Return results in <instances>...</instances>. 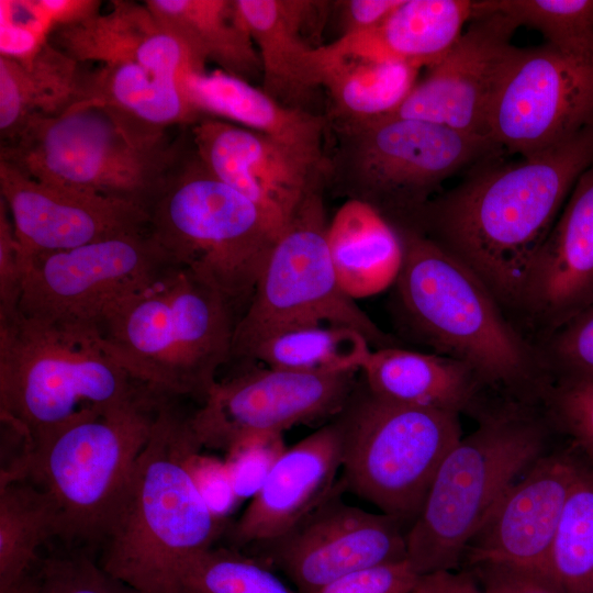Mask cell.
I'll list each match as a JSON object with an SVG mask.
<instances>
[{
	"mask_svg": "<svg viewBox=\"0 0 593 593\" xmlns=\"http://www.w3.org/2000/svg\"><path fill=\"white\" fill-rule=\"evenodd\" d=\"M592 164L593 124L522 161L480 164L403 227L457 256L501 304L521 307L534 261Z\"/></svg>",
	"mask_w": 593,
	"mask_h": 593,
	"instance_id": "obj_1",
	"label": "cell"
},
{
	"mask_svg": "<svg viewBox=\"0 0 593 593\" xmlns=\"http://www.w3.org/2000/svg\"><path fill=\"white\" fill-rule=\"evenodd\" d=\"M163 401L150 437L100 542V566L142 593H181L179 573L212 547L220 523L188 468L201 450L189 422Z\"/></svg>",
	"mask_w": 593,
	"mask_h": 593,
	"instance_id": "obj_2",
	"label": "cell"
},
{
	"mask_svg": "<svg viewBox=\"0 0 593 593\" xmlns=\"http://www.w3.org/2000/svg\"><path fill=\"white\" fill-rule=\"evenodd\" d=\"M149 387L103 346L94 326L0 315V415L24 450L60 428L105 412Z\"/></svg>",
	"mask_w": 593,
	"mask_h": 593,
	"instance_id": "obj_3",
	"label": "cell"
},
{
	"mask_svg": "<svg viewBox=\"0 0 593 593\" xmlns=\"http://www.w3.org/2000/svg\"><path fill=\"white\" fill-rule=\"evenodd\" d=\"M395 230L403 262L394 304L405 333L436 354L467 363L481 385L540 387L541 359L505 318L484 281L418 231Z\"/></svg>",
	"mask_w": 593,
	"mask_h": 593,
	"instance_id": "obj_4",
	"label": "cell"
},
{
	"mask_svg": "<svg viewBox=\"0 0 593 593\" xmlns=\"http://www.w3.org/2000/svg\"><path fill=\"white\" fill-rule=\"evenodd\" d=\"M237 315L214 289L184 269L127 299L96 326L135 380L170 396L205 400L232 359Z\"/></svg>",
	"mask_w": 593,
	"mask_h": 593,
	"instance_id": "obj_5",
	"label": "cell"
},
{
	"mask_svg": "<svg viewBox=\"0 0 593 593\" xmlns=\"http://www.w3.org/2000/svg\"><path fill=\"white\" fill-rule=\"evenodd\" d=\"M147 214L150 234L175 266L217 291L239 320L283 228L215 177L191 136Z\"/></svg>",
	"mask_w": 593,
	"mask_h": 593,
	"instance_id": "obj_6",
	"label": "cell"
},
{
	"mask_svg": "<svg viewBox=\"0 0 593 593\" xmlns=\"http://www.w3.org/2000/svg\"><path fill=\"white\" fill-rule=\"evenodd\" d=\"M166 396L147 389L60 428L23 450L0 480L36 483L57 506L58 537L100 545Z\"/></svg>",
	"mask_w": 593,
	"mask_h": 593,
	"instance_id": "obj_7",
	"label": "cell"
},
{
	"mask_svg": "<svg viewBox=\"0 0 593 593\" xmlns=\"http://www.w3.org/2000/svg\"><path fill=\"white\" fill-rule=\"evenodd\" d=\"M326 190L370 205L394 228L407 225L458 171L492 160L488 138L415 119L328 122Z\"/></svg>",
	"mask_w": 593,
	"mask_h": 593,
	"instance_id": "obj_8",
	"label": "cell"
},
{
	"mask_svg": "<svg viewBox=\"0 0 593 593\" xmlns=\"http://www.w3.org/2000/svg\"><path fill=\"white\" fill-rule=\"evenodd\" d=\"M548 426L519 407L482 417L443 460L406 532L407 560L421 575L455 570L492 508L546 449Z\"/></svg>",
	"mask_w": 593,
	"mask_h": 593,
	"instance_id": "obj_9",
	"label": "cell"
},
{
	"mask_svg": "<svg viewBox=\"0 0 593 593\" xmlns=\"http://www.w3.org/2000/svg\"><path fill=\"white\" fill-rule=\"evenodd\" d=\"M190 143L150 142L102 108L72 104L57 115L33 114L10 139L0 160L45 182L147 206Z\"/></svg>",
	"mask_w": 593,
	"mask_h": 593,
	"instance_id": "obj_10",
	"label": "cell"
},
{
	"mask_svg": "<svg viewBox=\"0 0 593 593\" xmlns=\"http://www.w3.org/2000/svg\"><path fill=\"white\" fill-rule=\"evenodd\" d=\"M360 385L336 416L343 428L340 480L411 526L443 460L462 437L459 414L393 403Z\"/></svg>",
	"mask_w": 593,
	"mask_h": 593,
	"instance_id": "obj_11",
	"label": "cell"
},
{
	"mask_svg": "<svg viewBox=\"0 0 593 593\" xmlns=\"http://www.w3.org/2000/svg\"><path fill=\"white\" fill-rule=\"evenodd\" d=\"M324 191L310 195L278 235L249 305L236 323L232 358L281 329L317 323L353 327L374 349L398 346L340 288L331 260Z\"/></svg>",
	"mask_w": 593,
	"mask_h": 593,
	"instance_id": "obj_12",
	"label": "cell"
},
{
	"mask_svg": "<svg viewBox=\"0 0 593 593\" xmlns=\"http://www.w3.org/2000/svg\"><path fill=\"white\" fill-rule=\"evenodd\" d=\"M175 268L148 228L67 250L24 255L19 311L96 327L109 312Z\"/></svg>",
	"mask_w": 593,
	"mask_h": 593,
	"instance_id": "obj_13",
	"label": "cell"
},
{
	"mask_svg": "<svg viewBox=\"0 0 593 593\" xmlns=\"http://www.w3.org/2000/svg\"><path fill=\"white\" fill-rule=\"evenodd\" d=\"M593 124V60L544 44L514 53L492 101L488 138L528 157Z\"/></svg>",
	"mask_w": 593,
	"mask_h": 593,
	"instance_id": "obj_14",
	"label": "cell"
},
{
	"mask_svg": "<svg viewBox=\"0 0 593 593\" xmlns=\"http://www.w3.org/2000/svg\"><path fill=\"white\" fill-rule=\"evenodd\" d=\"M358 372L310 374L270 367L216 382L190 417L201 447L226 452L244 437L337 416Z\"/></svg>",
	"mask_w": 593,
	"mask_h": 593,
	"instance_id": "obj_15",
	"label": "cell"
},
{
	"mask_svg": "<svg viewBox=\"0 0 593 593\" xmlns=\"http://www.w3.org/2000/svg\"><path fill=\"white\" fill-rule=\"evenodd\" d=\"M342 480L298 526L266 542V560L298 593L314 591L350 572L407 559L403 523L345 503Z\"/></svg>",
	"mask_w": 593,
	"mask_h": 593,
	"instance_id": "obj_16",
	"label": "cell"
},
{
	"mask_svg": "<svg viewBox=\"0 0 593 593\" xmlns=\"http://www.w3.org/2000/svg\"><path fill=\"white\" fill-rule=\"evenodd\" d=\"M190 136L204 166L281 228L310 195L326 190V153L210 116L191 125Z\"/></svg>",
	"mask_w": 593,
	"mask_h": 593,
	"instance_id": "obj_17",
	"label": "cell"
},
{
	"mask_svg": "<svg viewBox=\"0 0 593 593\" xmlns=\"http://www.w3.org/2000/svg\"><path fill=\"white\" fill-rule=\"evenodd\" d=\"M516 29L485 0L478 1V14L458 42L426 67L425 76L391 115L488 138L490 108L517 49L512 44Z\"/></svg>",
	"mask_w": 593,
	"mask_h": 593,
	"instance_id": "obj_18",
	"label": "cell"
},
{
	"mask_svg": "<svg viewBox=\"0 0 593 593\" xmlns=\"http://www.w3.org/2000/svg\"><path fill=\"white\" fill-rule=\"evenodd\" d=\"M579 461L569 454L537 459L492 508L462 561L469 568L510 567L549 582V555Z\"/></svg>",
	"mask_w": 593,
	"mask_h": 593,
	"instance_id": "obj_19",
	"label": "cell"
},
{
	"mask_svg": "<svg viewBox=\"0 0 593 593\" xmlns=\"http://www.w3.org/2000/svg\"><path fill=\"white\" fill-rule=\"evenodd\" d=\"M0 193L25 256L148 228L141 204L37 180L2 160Z\"/></svg>",
	"mask_w": 593,
	"mask_h": 593,
	"instance_id": "obj_20",
	"label": "cell"
},
{
	"mask_svg": "<svg viewBox=\"0 0 593 593\" xmlns=\"http://www.w3.org/2000/svg\"><path fill=\"white\" fill-rule=\"evenodd\" d=\"M342 465L343 428L336 417L286 449L234 525V544H266L288 534L333 491Z\"/></svg>",
	"mask_w": 593,
	"mask_h": 593,
	"instance_id": "obj_21",
	"label": "cell"
},
{
	"mask_svg": "<svg viewBox=\"0 0 593 593\" xmlns=\"http://www.w3.org/2000/svg\"><path fill=\"white\" fill-rule=\"evenodd\" d=\"M593 305V164L581 175L532 267L522 306L552 329Z\"/></svg>",
	"mask_w": 593,
	"mask_h": 593,
	"instance_id": "obj_22",
	"label": "cell"
},
{
	"mask_svg": "<svg viewBox=\"0 0 593 593\" xmlns=\"http://www.w3.org/2000/svg\"><path fill=\"white\" fill-rule=\"evenodd\" d=\"M235 4L259 54L261 90L286 107L315 112L318 46L310 45L304 32L328 13L331 2L235 0Z\"/></svg>",
	"mask_w": 593,
	"mask_h": 593,
	"instance_id": "obj_23",
	"label": "cell"
},
{
	"mask_svg": "<svg viewBox=\"0 0 593 593\" xmlns=\"http://www.w3.org/2000/svg\"><path fill=\"white\" fill-rule=\"evenodd\" d=\"M111 4L105 14L54 29L49 43L81 64H133L177 82L197 72L184 46L145 2L113 0Z\"/></svg>",
	"mask_w": 593,
	"mask_h": 593,
	"instance_id": "obj_24",
	"label": "cell"
},
{
	"mask_svg": "<svg viewBox=\"0 0 593 593\" xmlns=\"http://www.w3.org/2000/svg\"><path fill=\"white\" fill-rule=\"evenodd\" d=\"M179 87L202 116L232 121L243 127L315 153H326L325 114L286 107L249 81L221 69L189 72Z\"/></svg>",
	"mask_w": 593,
	"mask_h": 593,
	"instance_id": "obj_25",
	"label": "cell"
},
{
	"mask_svg": "<svg viewBox=\"0 0 593 593\" xmlns=\"http://www.w3.org/2000/svg\"><path fill=\"white\" fill-rule=\"evenodd\" d=\"M477 14L475 0H402L378 29L326 46L337 54L428 67L458 42Z\"/></svg>",
	"mask_w": 593,
	"mask_h": 593,
	"instance_id": "obj_26",
	"label": "cell"
},
{
	"mask_svg": "<svg viewBox=\"0 0 593 593\" xmlns=\"http://www.w3.org/2000/svg\"><path fill=\"white\" fill-rule=\"evenodd\" d=\"M74 104L102 108L132 133L150 142L168 139L170 126H191L202 119L176 80L133 64L100 65L87 70Z\"/></svg>",
	"mask_w": 593,
	"mask_h": 593,
	"instance_id": "obj_27",
	"label": "cell"
},
{
	"mask_svg": "<svg viewBox=\"0 0 593 593\" xmlns=\"http://www.w3.org/2000/svg\"><path fill=\"white\" fill-rule=\"evenodd\" d=\"M360 372L368 390L381 399L458 414L473 403L481 387L467 363L400 346L372 350Z\"/></svg>",
	"mask_w": 593,
	"mask_h": 593,
	"instance_id": "obj_28",
	"label": "cell"
},
{
	"mask_svg": "<svg viewBox=\"0 0 593 593\" xmlns=\"http://www.w3.org/2000/svg\"><path fill=\"white\" fill-rule=\"evenodd\" d=\"M157 20L187 49L197 72L208 61L249 81L261 78L257 47L235 0H146Z\"/></svg>",
	"mask_w": 593,
	"mask_h": 593,
	"instance_id": "obj_29",
	"label": "cell"
},
{
	"mask_svg": "<svg viewBox=\"0 0 593 593\" xmlns=\"http://www.w3.org/2000/svg\"><path fill=\"white\" fill-rule=\"evenodd\" d=\"M326 240L337 281L355 301L394 284L403 262L402 240L370 205L345 200L327 225Z\"/></svg>",
	"mask_w": 593,
	"mask_h": 593,
	"instance_id": "obj_30",
	"label": "cell"
},
{
	"mask_svg": "<svg viewBox=\"0 0 593 593\" xmlns=\"http://www.w3.org/2000/svg\"><path fill=\"white\" fill-rule=\"evenodd\" d=\"M318 80L328 122H362L391 115L417 82L418 66L398 59L337 54L317 47Z\"/></svg>",
	"mask_w": 593,
	"mask_h": 593,
	"instance_id": "obj_31",
	"label": "cell"
},
{
	"mask_svg": "<svg viewBox=\"0 0 593 593\" xmlns=\"http://www.w3.org/2000/svg\"><path fill=\"white\" fill-rule=\"evenodd\" d=\"M47 41L29 66L0 56L1 142L33 114L57 115L77 102L86 70Z\"/></svg>",
	"mask_w": 593,
	"mask_h": 593,
	"instance_id": "obj_32",
	"label": "cell"
},
{
	"mask_svg": "<svg viewBox=\"0 0 593 593\" xmlns=\"http://www.w3.org/2000/svg\"><path fill=\"white\" fill-rule=\"evenodd\" d=\"M363 334L334 323L298 325L260 342L248 360L310 374L360 372L372 349Z\"/></svg>",
	"mask_w": 593,
	"mask_h": 593,
	"instance_id": "obj_33",
	"label": "cell"
},
{
	"mask_svg": "<svg viewBox=\"0 0 593 593\" xmlns=\"http://www.w3.org/2000/svg\"><path fill=\"white\" fill-rule=\"evenodd\" d=\"M58 510L48 492L26 480H0V586L26 574L37 549L58 537Z\"/></svg>",
	"mask_w": 593,
	"mask_h": 593,
	"instance_id": "obj_34",
	"label": "cell"
},
{
	"mask_svg": "<svg viewBox=\"0 0 593 593\" xmlns=\"http://www.w3.org/2000/svg\"><path fill=\"white\" fill-rule=\"evenodd\" d=\"M548 580L559 593H593V468L581 459L551 546Z\"/></svg>",
	"mask_w": 593,
	"mask_h": 593,
	"instance_id": "obj_35",
	"label": "cell"
},
{
	"mask_svg": "<svg viewBox=\"0 0 593 593\" xmlns=\"http://www.w3.org/2000/svg\"><path fill=\"white\" fill-rule=\"evenodd\" d=\"M517 27L542 34L547 45L593 60V0H485Z\"/></svg>",
	"mask_w": 593,
	"mask_h": 593,
	"instance_id": "obj_36",
	"label": "cell"
},
{
	"mask_svg": "<svg viewBox=\"0 0 593 593\" xmlns=\"http://www.w3.org/2000/svg\"><path fill=\"white\" fill-rule=\"evenodd\" d=\"M179 586L181 593H295L260 561L213 547L183 563Z\"/></svg>",
	"mask_w": 593,
	"mask_h": 593,
	"instance_id": "obj_37",
	"label": "cell"
},
{
	"mask_svg": "<svg viewBox=\"0 0 593 593\" xmlns=\"http://www.w3.org/2000/svg\"><path fill=\"white\" fill-rule=\"evenodd\" d=\"M544 390L551 422L593 468V371L561 369Z\"/></svg>",
	"mask_w": 593,
	"mask_h": 593,
	"instance_id": "obj_38",
	"label": "cell"
},
{
	"mask_svg": "<svg viewBox=\"0 0 593 593\" xmlns=\"http://www.w3.org/2000/svg\"><path fill=\"white\" fill-rule=\"evenodd\" d=\"M37 593H142L82 551L51 556L34 567Z\"/></svg>",
	"mask_w": 593,
	"mask_h": 593,
	"instance_id": "obj_39",
	"label": "cell"
},
{
	"mask_svg": "<svg viewBox=\"0 0 593 593\" xmlns=\"http://www.w3.org/2000/svg\"><path fill=\"white\" fill-rule=\"evenodd\" d=\"M52 31L38 0L0 1V56L29 66Z\"/></svg>",
	"mask_w": 593,
	"mask_h": 593,
	"instance_id": "obj_40",
	"label": "cell"
},
{
	"mask_svg": "<svg viewBox=\"0 0 593 593\" xmlns=\"http://www.w3.org/2000/svg\"><path fill=\"white\" fill-rule=\"evenodd\" d=\"M286 449L282 433L276 432L251 434L232 446L225 463L239 501L258 493Z\"/></svg>",
	"mask_w": 593,
	"mask_h": 593,
	"instance_id": "obj_41",
	"label": "cell"
},
{
	"mask_svg": "<svg viewBox=\"0 0 593 593\" xmlns=\"http://www.w3.org/2000/svg\"><path fill=\"white\" fill-rule=\"evenodd\" d=\"M418 575L405 559L350 572L305 593H411Z\"/></svg>",
	"mask_w": 593,
	"mask_h": 593,
	"instance_id": "obj_42",
	"label": "cell"
},
{
	"mask_svg": "<svg viewBox=\"0 0 593 593\" xmlns=\"http://www.w3.org/2000/svg\"><path fill=\"white\" fill-rule=\"evenodd\" d=\"M549 349L557 370L593 371V305L555 329Z\"/></svg>",
	"mask_w": 593,
	"mask_h": 593,
	"instance_id": "obj_43",
	"label": "cell"
},
{
	"mask_svg": "<svg viewBox=\"0 0 593 593\" xmlns=\"http://www.w3.org/2000/svg\"><path fill=\"white\" fill-rule=\"evenodd\" d=\"M187 465L206 506L215 518L222 521L239 502L225 461L197 451L189 457Z\"/></svg>",
	"mask_w": 593,
	"mask_h": 593,
	"instance_id": "obj_44",
	"label": "cell"
},
{
	"mask_svg": "<svg viewBox=\"0 0 593 593\" xmlns=\"http://www.w3.org/2000/svg\"><path fill=\"white\" fill-rule=\"evenodd\" d=\"M24 276V254L3 200H0V315L19 309Z\"/></svg>",
	"mask_w": 593,
	"mask_h": 593,
	"instance_id": "obj_45",
	"label": "cell"
},
{
	"mask_svg": "<svg viewBox=\"0 0 593 593\" xmlns=\"http://www.w3.org/2000/svg\"><path fill=\"white\" fill-rule=\"evenodd\" d=\"M402 0L332 1L333 13L342 37H349L378 29Z\"/></svg>",
	"mask_w": 593,
	"mask_h": 593,
	"instance_id": "obj_46",
	"label": "cell"
},
{
	"mask_svg": "<svg viewBox=\"0 0 593 593\" xmlns=\"http://www.w3.org/2000/svg\"><path fill=\"white\" fill-rule=\"evenodd\" d=\"M482 593H559L545 579L518 569L481 564L470 567Z\"/></svg>",
	"mask_w": 593,
	"mask_h": 593,
	"instance_id": "obj_47",
	"label": "cell"
},
{
	"mask_svg": "<svg viewBox=\"0 0 593 593\" xmlns=\"http://www.w3.org/2000/svg\"><path fill=\"white\" fill-rule=\"evenodd\" d=\"M411 593H482V590L473 572L465 569L421 574Z\"/></svg>",
	"mask_w": 593,
	"mask_h": 593,
	"instance_id": "obj_48",
	"label": "cell"
},
{
	"mask_svg": "<svg viewBox=\"0 0 593 593\" xmlns=\"http://www.w3.org/2000/svg\"><path fill=\"white\" fill-rule=\"evenodd\" d=\"M49 18L53 30L86 21L100 13L98 0H38Z\"/></svg>",
	"mask_w": 593,
	"mask_h": 593,
	"instance_id": "obj_49",
	"label": "cell"
},
{
	"mask_svg": "<svg viewBox=\"0 0 593 593\" xmlns=\"http://www.w3.org/2000/svg\"><path fill=\"white\" fill-rule=\"evenodd\" d=\"M0 593H37V581L33 570L9 585L0 586Z\"/></svg>",
	"mask_w": 593,
	"mask_h": 593,
	"instance_id": "obj_50",
	"label": "cell"
}]
</instances>
